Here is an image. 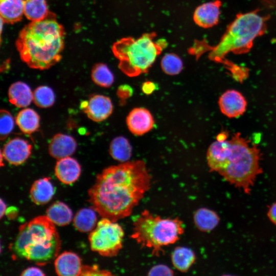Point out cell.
<instances>
[{"instance_id":"8","label":"cell","mask_w":276,"mask_h":276,"mask_svg":"<svg viewBox=\"0 0 276 276\" xmlns=\"http://www.w3.org/2000/svg\"><path fill=\"white\" fill-rule=\"evenodd\" d=\"M124 232L118 223L102 218L91 232L88 239L90 248L107 257L117 256L122 248Z\"/></svg>"},{"instance_id":"10","label":"cell","mask_w":276,"mask_h":276,"mask_svg":"<svg viewBox=\"0 0 276 276\" xmlns=\"http://www.w3.org/2000/svg\"><path fill=\"white\" fill-rule=\"evenodd\" d=\"M218 104L221 112L230 118L243 114L247 106L245 97L234 89L227 90L223 93L219 99Z\"/></svg>"},{"instance_id":"19","label":"cell","mask_w":276,"mask_h":276,"mask_svg":"<svg viewBox=\"0 0 276 276\" xmlns=\"http://www.w3.org/2000/svg\"><path fill=\"white\" fill-rule=\"evenodd\" d=\"M24 0H0L1 19L5 22L19 21L24 14Z\"/></svg>"},{"instance_id":"36","label":"cell","mask_w":276,"mask_h":276,"mask_svg":"<svg viewBox=\"0 0 276 276\" xmlns=\"http://www.w3.org/2000/svg\"><path fill=\"white\" fill-rule=\"evenodd\" d=\"M268 216L271 222L276 224V202L270 206L268 212Z\"/></svg>"},{"instance_id":"38","label":"cell","mask_w":276,"mask_h":276,"mask_svg":"<svg viewBox=\"0 0 276 276\" xmlns=\"http://www.w3.org/2000/svg\"><path fill=\"white\" fill-rule=\"evenodd\" d=\"M1 218H2L6 210V205L5 203L1 199Z\"/></svg>"},{"instance_id":"18","label":"cell","mask_w":276,"mask_h":276,"mask_svg":"<svg viewBox=\"0 0 276 276\" xmlns=\"http://www.w3.org/2000/svg\"><path fill=\"white\" fill-rule=\"evenodd\" d=\"M55 192V188L50 179L42 178L34 182L30 189V196L34 203L41 205L50 201Z\"/></svg>"},{"instance_id":"25","label":"cell","mask_w":276,"mask_h":276,"mask_svg":"<svg viewBox=\"0 0 276 276\" xmlns=\"http://www.w3.org/2000/svg\"><path fill=\"white\" fill-rule=\"evenodd\" d=\"M24 14L32 21H40L45 19L49 16L46 1L25 0Z\"/></svg>"},{"instance_id":"1","label":"cell","mask_w":276,"mask_h":276,"mask_svg":"<svg viewBox=\"0 0 276 276\" xmlns=\"http://www.w3.org/2000/svg\"><path fill=\"white\" fill-rule=\"evenodd\" d=\"M151 178L143 160L108 167L88 190L91 208L113 221L128 217L149 189Z\"/></svg>"},{"instance_id":"23","label":"cell","mask_w":276,"mask_h":276,"mask_svg":"<svg viewBox=\"0 0 276 276\" xmlns=\"http://www.w3.org/2000/svg\"><path fill=\"white\" fill-rule=\"evenodd\" d=\"M195 255L193 250L186 247H177L171 255V261L178 270L186 272L195 261Z\"/></svg>"},{"instance_id":"4","label":"cell","mask_w":276,"mask_h":276,"mask_svg":"<svg viewBox=\"0 0 276 276\" xmlns=\"http://www.w3.org/2000/svg\"><path fill=\"white\" fill-rule=\"evenodd\" d=\"M230 149L217 172L227 181L249 194L257 176L262 169L260 166L261 153L256 145L237 132L230 140Z\"/></svg>"},{"instance_id":"31","label":"cell","mask_w":276,"mask_h":276,"mask_svg":"<svg viewBox=\"0 0 276 276\" xmlns=\"http://www.w3.org/2000/svg\"><path fill=\"white\" fill-rule=\"evenodd\" d=\"M111 272L100 269L97 265H83L80 275H111Z\"/></svg>"},{"instance_id":"33","label":"cell","mask_w":276,"mask_h":276,"mask_svg":"<svg viewBox=\"0 0 276 276\" xmlns=\"http://www.w3.org/2000/svg\"><path fill=\"white\" fill-rule=\"evenodd\" d=\"M133 93L132 88L128 85H122L118 87L117 95L122 99H125L131 96Z\"/></svg>"},{"instance_id":"3","label":"cell","mask_w":276,"mask_h":276,"mask_svg":"<svg viewBox=\"0 0 276 276\" xmlns=\"http://www.w3.org/2000/svg\"><path fill=\"white\" fill-rule=\"evenodd\" d=\"M61 244L55 224L46 215L39 216L20 226L12 251L20 258L42 265L57 256Z\"/></svg>"},{"instance_id":"30","label":"cell","mask_w":276,"mask_h":276,"mask_svg":"<svg viewBox=\"0 0 276 276\" xmlns=\"http://www.w3.org/2000/svg\"><path fill=\"white\" fill-rule=\"evenodd\" d=\"M0 116V137L3 140L13 130L14 120L10 112L5 109L1 110Z\"/></svg>"},{"instance_id":"6","label":"cell","mask_w":276,"mask_h":276,"mask_svg":"<svg viewBox=\"0 0 276 276\" xmlns=\"http://www.w3.org/2000/svg\"><path fill=\"white\" fill-rule=\"evenodd\" d=\"M131 237L142 247L152 250V254L159 256L162 247L176 242L184 232L182 222L177 218H163L143 211L133 223Z\"/></svg>"},{"instance_id":"24","label":"cell","mask_w":276,"mask_h":276,"mask_svg":"<svg viewBox=\"0 0 276 276\" xmlns=\"http://www.w3.org/2000/svg\"><path fill=\"white\" fill-rule=\"evenodd\" d=\"M97 216L93 208H83L78 211L73 219L75 227L81 232L93 231L96 226Z\"/></svg>"},{"instance_id":"20","label":"cell","mask_w":276,"mask_h":276,"mask_svg":"<svg viewBox=\"0 0 276 276\" xmlns=\"http://www.w3.org/2000/svg\"><path fill=\"white\" fill-rule=\"evenodd\" d=\"M15 122L22 132L30 134L38 129L40 117L34 110L27 108L21 110L17 113Z\"/></svg>"},{"instance_id":"32","label":"cell","mask_w":276,"mask_h":276,"mask_svg":"<svg viewBox=\"0 0 276 276\" xmlns=\"http://www.w3.org/2000/svg\"><path fill=\"white\" fill-rule=\"evenodd\" d=\"M173 271L164 264H158L149 270L148 275H173Z\"/></svg>"},{"instance_id":"22","label":"cell","mask_w":276,"mask_h":276,"mask_svg":"<svg viewBox=\"0 0 276 276\" xmlns=\"http://www.w3.org/2000/svg\"><path fill=\"white\" fill-rule=\"evenodd\" d=\"M219 217L214 211L204 208L197 210L194 214V221L200 231L208 232L219 223Z\"/></svg>"},{"instance_id":"9","label":"cell","mask_w":276,"mask_h":276,"mask_svg":"<svg viewBox=\"0 0 276 276\" xmlns=\"http://www.w3.org/2000/svg\"><path fill=\"white\" fill-rule=\"evenodd\" d=\"M80 108L88 118L93 121L100 122L107 119L113 110L111 100L101 95L91 96L88 100L83 101Z\"/></svg>"},{"instance_id":"13","label":"cell","mask_w":276,"mask_h":276,"mask_svg":"<svg viewBox=\"0 0 276 276\" xmlns=\"http://www.w3.org/2000/svg\"><path fill=\"white\" fill-rule=\"evenodd\" d=\"M220 2L218 1L205 3L199 6L193 14V20L195 24L204 28L216 25L220 14Z\"/></svg>"},{"instance_id":"2","label":"cell","mask_w":276,"mask_h":276,"mask_svg":"<svg viewBox=\"0 0 276 276\" xmlns=\"http://www.w3.org/2000/svg\"><path fill=\"white\" fill-rule=\"evenodd\" d=\"M64 38L63 27L49 16L25 26L19 33L16 45L21 59L28 66L43 70L60 60Z\"/></svg>"},{"instance_id":"7","label":"cell","mask_w":276,"mask_h":276,"mask_svg":"<svg viewBox=\"0 0 276 276\" xmlns=\"http://www.w3.org/2000/svg\"><path fill=\"white\" fill-rule=\"evenodd\" d=\"M263 25V18L256 13L249 12L239 15L219 43L211 48L209 58L216 62L221 61L229 52L249 48L261 33Z\"/></svg>"},{"instance_id":"21","label":"cell","mask_w":276,"mask_h":276,"mask_svg":"<svg viewBox=\"0 0 276 276\" xmlns=\"http://www.w3.org/2000/svg\"><path fill=\"white\" fill-rule=\"evenodd\" d=\"M46 216L55 225L64 226L71 222L73 213L66 204L56 201L47 209Z\"/></svg>"},{"instance_id":"29","label":"cell","mask_w":276,"mask_h":276,"mask_svg":"<svg viewBox=\"0 0 276 276\" xmlns=\"http://www.w3.org/2000/svg\"><path fill=\"white\" fill-rule=\"evenodd\" d=\"M161 67L166 74L175 75L181 71L183 64L181 59L177 55L168 53L162 58Z\"/></svg>"},{"instance_id":"28","label":"cell","mask_w":276,"mask_h":276,"mask_svg":"<svg viewBox=\"0 0 276 276\" xmlns=\"http://www.w3.org/2000/svg\"><path fill=\"white\" fill-rule=\"evenodd\" d=\"M55 100L53 89L47 86H40L33 92V102L40 108H48L52 106Z\"/></svg>"},{"instance_id":"26","label":"cell","mask_w":276,"mask_h":276,"mask_svg":"<svg viewBox=\"0 0 276 276\" xmlns=\"http://www.w3.org/2000/svg\"><path fill=\"white\" fill-rule=\"evenodd\" d=\"M109 153L111 157L119 162H127L132 154V148L128 140L124 136L113 139L109 146Z\"/></svg>"},{"instance_id":"34","label":"cell","mask_w":276,"mask_h":276,"mask_svg":"<svg viewBox=\"0 0 276 276\" xmlns=\"http://www.w3.org/2000/svg\"><path fill=\"white\" fill-rule=\"evenodd\" d=\"M23 276L44 275L43 271L37 267H30L25 269L20 274Z\"/></svg>"},{"instance_id":"14","label":"cell","mask_w":276,"mask_h":276,"mask_svg":"<svg viewBox=\"0 0 276 276\" xmlns=\"http://www.w3.org/2000/svg\"><path fill=\"white\" fill-rule=\"evenodd\" d=\"M55 269L62 276L80 275L83 265L79 257L73 252L65 251L55 259Z\"/></svg>"},{"instance_id":"37","label":"cell","mask_w":276,"mask_h":276,"mask_svg":"<svg viewBox=\"0 0 276 276\" xmlns=\"http://www.w3.org/2000/svg\"><path fill=\"white\" fill-rule=\"evenodd\" d=\"M227 135L225 132H221L218 134L216 139L217 141L219 142H222L226 140Z\"/></svg>"},{"instance_id":"35","label":"cell","mask_w":276,"mask_h":276,"mask_svg":"<svg viewBox=\"0 0 276 276\" xmlns=\"http://www.w3.org/2000/svg\"><path fill=\"white\" fill-rule=\"evenodd\" d=\"M156 84L151 81L144 82L142 87V91L147 95H150L156 89Z\"/></svg>"},{"instance_id":"12","label":"cell","mask_w":276,"mask_h":276,"mask_svg":"<svg viewBox=\"0 0 276 276\" xmlns=\"http://www.w3.org/2000/svg\"><path fill=\"white\" fill-rule=\"evenodd\" d=\"M126 123L130 131L141 135L149 131L154 126V119L150 112L145 108L133 109L128 115Z\"/></svg>"},{"instance_id":"15","label":"cell","mask_w":276,"mask_h":276,"mask_svg":"<svg viewBox=\"0 0 276 276\" xmlns=\"http://www.w3.org/2000/svg\"><path fill=\"white\" fill-rule=\"evenodd\" d=\"M77 143L72 136L57 133L51 140L49 152L51 156L57 159L72 155L77 148Z\"/></svg>"},{"instance_id":"27","label":"cell","mask_w":276,"mask_h":276,"mask_svg":"<svg viewBox=\"0 0 276 276\" xmlns=\"http://www.w3.org/2000/svg\"><path fill=\"white\" fill-rule=\"evenodd\" d=\"M91 77L95 84L103 87H109L114 82L112 73L104 63L95 64L92 68Z\"/></svg>"},{"instance_id":"5","label":"cell","mask_w":276,"mask_h":276,"mask_svg":"<svg viewBox=\"0 0 276 276\" xmlns=\"http://www.w3.org/2000/svg\"><path fill=\"white\" fill-rule=\"evenodd\" d=\"M156 35L154 32L146 33L136 39L124 37L113 43L112 51L123 73L132 77L148 71L167 46L165 39L154 41Z\"/></svg>"},{"instance_id":"17","label":"cell","mask_w":276,"mask_h":276,"mask_svg":"<svg viewBox=\"0 0 276 276\" xmlns=\"http://www.w3.org/2000/svg\"><path fill=\"white\" fill-rule=\"evenodd\" d=\"M8 98L12 104L17 107L25 108L33 100V93L26 83L17 81L9 87Z\"/></svg>"},{"instance_id":"11","label":"cell","mask_w":276,"mask_h":276,"mask_svg":"<svg viewBox=\"0 0 276 276\" xmlns=\"http://www.w3.org/2000/svg\"><path fill=\"white\" fill-rule=\"evenodd\" d=\"M32 145L24 139L15 137L10 140L1 151L4 158L10 164L19 165L24 163L31 153Z\"/></svg>"},{"instance_id":"16","label":"cell","mask_w":276,"mask_h":276,"mask_svg":"<svg viewBox=\"0 0 276 276\" xmlns=\"http://www.w3.org/2000/svg\"><path fill=\"white\" fill-rule=\"evenodd\" d=\"M81 167L78 161L70 156L58 159L55 167L57 178L64 184L75 182L81 174Z\"/></svg>"}]
</instances>
